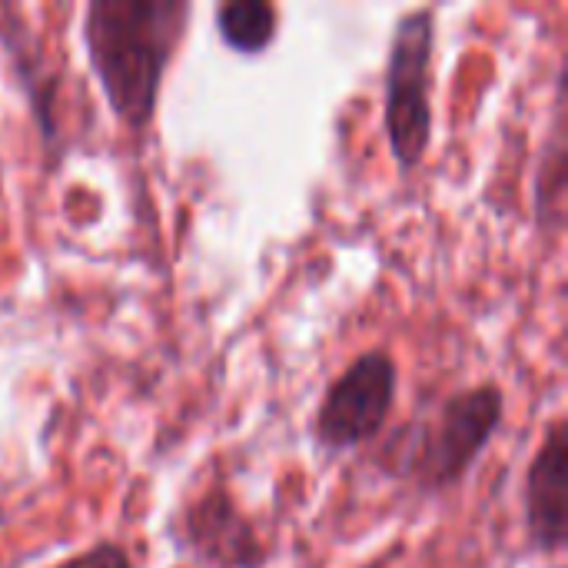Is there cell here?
<instances>
[{
  "label": "cell",
  "mask_w": 568,
  "mask_h": 568,
  "mask_svg": "<svg viewBox=\"0 0 568 568\" xmlns=\"http://www.w3.org/2000/svg\"><path fill=\"white\" fill-rule=\"evenodd\" d=\"M183 549L206 568H263L266 546L223 483H213L180 519Z\"/></svg>",
  "instance_id": "5b68a950"
},
{
  "label": "cell",
  "mask_w": 568,
  "mask_h": 568,
  "mask_svg": "<svg viewBox=\"0 0 568 568\" xmlns=\"http://www.w3.org/2000/svg\"><path fill=\"white\" fill-rule=\"evenodd\" d=\"M213 20L220 40L243 57L270 50L280 30V10L270 0H226L213 10Z\"/></svg>",
  "instance_id": "52a82bcc"
},
{
  "label": "cell",
  "mask_w": 568,
  "mask_h": 568,
  "mask_svg": "<svg viewBox=\"0 0 568 568\" xmlns=\"http://www.w3.org/2000/svg\"><path fill=\"white\" fill-rule=\"evenodd\" d=\"M190 0H93L83 10V47L110 113L146 130L156 116L166 67L190 27Z\"/></svg>",
  "instance_id": "6da1fadb"
},
{
  "label": "cell",
  "mask_w": 568,
  "mask_h": 568,
  "mask_svg": "<svg viewBox=\"0 0 568 568\" xmlns=\"http://www.w3.org/2000/svg\"><path fill=\"white\" fill-rule=\"evenodd\" d=\"M562 193H566V150H562V130L556 126L549 140V156L542 160V173H539V223L552 233L562 230Z\"/></svg>",
  "instance_id": "ba28073f"
},
{
  "label": "cell",
  "mask_w": 568,
  "mask_h": 568,
  "mask_svg": "<svg viewBox=\"0 0 568 568\" xmlns=\"http://www.w3.org/2000/svg\"><path fill=\"white\" fill-rule=\"evenodd\" d=\"M399 369L389 349L376 346L359 353L323 393L313 439L326 453L359 449L383 436L389 413L396 406Z\"/></svg>",
  "instance_id": "277c9868"
},
{
  "label": "cell",
  "mask_w": 568,
  "mask_h": 568,
  "mask_svg": "<svg viewBox=\"0 0 568 568\" xmlns=\"http://www.w3.org/2000/svg\"><path fill=\"white\" fill-rule=\"evenodd\" d=\"M433 50H436V10L419 7L396 20L389 60H386V136L393 160L403 173H413L433 143Z\"/></svg>",
  "instance_id": "3957f363"
},
{
  "label": "cell",
  "mask_w": 568,
  "mask_h": 568,
  "mask_svg": "<svg viewBox=\"0 0 568 568\" xmlns=\"http://www.w3.org/2000/svg\"><path fill=\"white\" fill-rule=\"evenodd\" d=\"M526 529L542 556H559L568 539V426L552 419L526 473Z\"/></svg>",
  "instance_id": "8992f818"
},
{
  "label": "cell",
  "mask_w": 568,
  "mask_h": 568,
  "mask_svg": "<svg viewBox=\"0 0 568 568\" xmlns=\"http://www.w3.org/2000/svg\"><path fill=\"white\" fill-rule=\"evenodd\" d=\"M53 568H133V556L126 552V546H120L113 539H103V542L70 556L67 562Z\"/></svg>",
  "instance_id": "9c48e42d"
},
{
  "label": "cell",
  "mask_w": 568,
  "mask_h": 568,
  "mask_svg": "<svg viewBox=\"0 0 568 568\" xmlns=\"http://www.w3.org/2000/svg\"><path fill=\"white\" fill-rule=\"evenodd\" d=\"M503 419L506 393L496 383L449 396L429 423L409 433V449L403 453L399 473L426 496L456 489L483 459Z\"/></svg>",
  "instance_id": "7a4b0ae2"
}]
</instances>
